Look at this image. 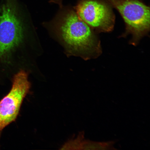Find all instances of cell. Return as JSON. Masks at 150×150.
I'll list each match as a JSON object with an SVG mask.
<instances>
[{
  "mask_svg": "<svg viewBox=\"0 0 150 150\" xmlns=\"http://www.w3.org/2000/svg\"><path fill=\"white\" fill-rule=\"evenodd\" d=\"M0 8V62L29 72L43 52L30 15L18 0H3Z\"/></svg>",
  "mask_w": 150,
  "mask_h": 150,
  "instance_id": "cell-1",
  "label": "cell"
},
{
  "mask_svg": "<svg viewBox=\"0 0 150 150\" xmlns=\"http://www.w3.org/2000/svg\"><path fill=\"white\" fill-rule=\"evenodd\" d=\"M50 37L63 48L67 57L76 56L85 61L102 54L97 33L79 18L70 6H63L52 20L43 22Z\"/></svg>",
  "mask_w": 150,
  "mask_h": 150,
  "instance_id": "cell-2",
  "label": "cell"
},
{
  "mask_svg": "<svg viewBox=\"0 0 150 150\" xmlns=\"http://www.w3.org/2000/svg\"><path fill=\"white\" fill-rule=\"evenodd\" d=\"M121 14L125 25L121 37L132 36L130 43L136 46L150 31V8L138 0H103Z\"/></svg>",
  "mask_w": 150,
  "mask_h": 150,
  "instance_id": "cell-3",
  "label": "cell"
},
{
  "mask_svg": "<svg viewBox=\"0 0 150 150\" xmlns=\"http://www.w3.org/2000/svg\"><path fill=\"white\" fill-rule=\"evenodd\" d=\"M29 74L24 70L17 72L13 78L10 91L0 100V134L18 117L22 103L30 88Z\"/></svg>",
  "mask_w": 150,
  "mask_h": 150,
  "instance_id": "cell-4",
  "label": "cell"
},
{
  "mask_svg": "<svg viewBox=\"0 0 150 150\" xmlns=\"http://www.w3.org/2000/svg\"><path fill=\"white\" fill-rule=\"evenodd\" d=\"M112 7L103 0H81L74 7L79 18L96 33H109L115 17Z\"/></svg>",
  "mask_w": 150,
  "mask_h": 150,
  "instance_id": "cell-5",
  "label": "cell"
},
{
  "mask_svg": "<svg viewBox=\"0 0 150 150\" xmlns=\"http://www.w3.org/2000/svg\"><path fill=\"white\" fill-rule=\"evenodd\" d=\"M114 142H97L90 140H83L81 149L110 150L114 149Z\"/></svg>",
  "mask_w": 150,
  "mask_h": 150,
  "instance_id": "cell-6",
  "label": "cell"
},
{
  "mask_svg": "<svg viewBox=\"0 0 150 150\" xmlns=\"http://www.w3.org/2000/svg\"><path fill=\"white\" fill-rule=\"evenodd\" d=\"M83 136V134H81L77 138L69 141L63 147L66 148V149H81Z\"/></svg>",
  "mask_w": 150,
  "mask_h": 150,
  "instance_id": "cell-7",
  "label": "cell"
},
{
  "mask_svg": "<svg viewBox=\"0 0 150 150\" xmlns=\"http://www.w3.org/2000/svg\"><path fill=\"white\" fill-rule=\"evenodd\" d=\"M63 0H50L49 2L50 3L55 4L59 6V7L63 6Z\"/></svg>",
  "mask_w": 150,
  "mask_h": 150,
  "instance_id": "cell-8",
  "label": "cell"
},
{
  "mask_svg": "<svg viewBox=\"0 0 150 150\" xmlns=\"http://www.w3.org/2000/svg\"></svg>",
  "mask_w": 150,
  "mask_h": 150,
  "instance_id": "cell-9",
  "label": "cell"
}]
</instances>
